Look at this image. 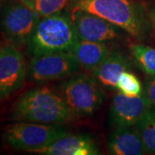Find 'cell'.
Segmentation results:
<instances>
[{
  "label": "cell",
  "instance_id": "6da1fadb",
  "mask_svg": "<svg viewBox=\"0 0 155 155\" xmlns=\"http://www.w3.org/2000/svg\"><path fill=\"white\" fill-rule=\"evenodd\" d=\"M14 121L61 125L73 115L61 92L49 86L30 89L15 102L11 108Z\"/></svg>",
  "mask_w": 155,
  "mask_h": 155
},
{
  "label": "cell",
  "instance_id": "7a4b0ae2",
  "mask_svg": "<svg viewBox=\"0 0 155 155\" xmlns=\"http://www.w3.org/2000/svg\"><path fill=\"white\" fill-rule=\"evenodd\" d=\"M73 9L93 13L137 40H143L149 31L142 7L132 0H78Z\"/></svg>",
  "mask_w": 155,
  "mask_h": 155
},
{
  "label": "cell",
  "instance_id": "3957f363",
  "mask_svg": "<svg viewBox=\"0 0 155 155\" xmlns=\"http://www.w3.org/2000/svg\"><path fill=\"white\" fill-rule=\"evenodd\" d=\"M78 40L71 16L61 11L41 17L27 44L35 57L70 51Z\"/></svg>",
  "mask_w": 155,
  "mask_h": 155
},
{
  "label": "cell",
  "instance_id": "277c9868",
  "mask_svg": "<svg viewBox=\"0 0 155 155\" xmlns=\"http://www.w3.org/2000/svg\"><path fill=\"white\" fill-rule=\"evenodd\" d=\"M73 116H90L97 112L105 94L96 78L88 74H74L61 84L60 91Z\"/></svg>",
  "mask_w": 155,
  "mask_h": 155
},
{
  "label": "cell",
  "instance_id": "5b68a950",
  "mask_svg": "<svg viewBox=\"0 0 155 155\" xmlns=\"http://www.w3.org/2000/svg\"><path fill=\"white\" fill-rule=\"evenodd\" d=\"M67 131L58 124L17 121L5 129L4 139L13 149L28 152L51 144Z\"/></svg>",
  "mask_w": 155,
  "mask_h": 155
},
{
  "label": "cell",
  "instance_id": "8992f818",
  "mask_svg": "<svg viewBox=\"0 0 155 155\" xmlns=\"http://www.w3.org/2000/svg\"><path fill=\"white\" fill-rule=\"evenodd\" d=\"M41 17L22 1L6 5L1 12L0 23L4 35L12 44L28 43Z\"/></svg>",
  "mask_w": 155,
  "mask_h": 155
},
{
  "label": "cell",
  "instance_id": "52a82bcc",
  "mask_svg": "<svg viewBox=\"0 0 155 155\" xmlns=\"http://www.w3.org/2000/svg\"><path fill=\"white\" fill-rule=\"evenodd\" d=\"M81 69L70 51L35 56L29 62L28 78L35 82H47L69 78Z\"/></svg>",
  "mask_w": 155,
  "mask_h": 155
},
{
  "label": "cell",
  "instance_id": "ba28073f",
  "mask_svg": "<svg viewBox=\"0 0 155 155\" xmlns=\"http://www.w3.org/2000/svg\"><path fill=\"white\" fill-rule=\"evenodd\" d=\"M27 77L28 67L22 52L12 43L0 47V100L17 91Z\"/></svg>",
  "mask_w": 155,
  "mask_h": 155
},
{
  "label": "cell",
  "instance_id": "9c48e42d",
  "mask_svg": "<svg viewBox=\"0 0 155 155\" xmlns=\"http://www.w3.org/2000/svg\"><path fill=\"white\" fill-rule=\"evenodd\" d=\"M70 16L78 40L106 42L119 36L116 26L93 13L72 9Z\"/></svg>",
  "mask_w": 155,
  "mask_h": 155
},
{
  "label": "cell",
  "instance_id": "30bf717a",
  "mask_svg": "<svg viewBox=\"0 0 155 155\" xmlns=\"http://www.w3.org/2000/svg\"><path fill=\"white\" fill-rule=\"evenodd\" d=\"M152 107L151 101L144 93L136 97H128L119 91L112 100L109 117L115 127L135 126Z\"/></svg>",
  "mask_w": 155,
  "mask_h": 155
},
{
  "label": "cell",
  "instance_id": "8fae6325",
  "mask_svg": "<svg viewBox=\"0 0 155 155\" xmlns=\"http://www.w3.org/2000/svg\"><path fill=\"white\" fill-rule=\"evenodd\" d=\"M42 155H97L99 149L91 136L67 134L43 147L28 151Z\"/></svg>",
  "mask_w": 155,
  "mask_h": 155
},
{
  "label": "cell",
  "instance_id": "7c38bea8",
  "mask_svg": "<svg viewBox=\"0 0 155 155\" xmlns=\"http://www.w3.org/2000/svg\"><path fill=\"white\" fill-rule=\"evenodd\" d=\"M108 147L110 153L114 155H140L146 152L134 126L115 127L109 139Z\"/></svg>",
  "mask_w": 155,
  "mask_h": 155
},
{
  "label": "cell",
  "instance_id": "4fadbf2b",
  "mask_svg": "<svg viewBox=\"0 0 155 155\" xmlns=\"http://www.w3.org/2000/svg\"><path fill=\"white\" fill-rule=\"evenodd\" d=\"M70 52L76 58L81 68L92 72L111 51L105 42L78 40Z\"/></svg>",
  "mask_w": 155,
  "mask_h": 155
},
{
  "label": "cell",
  "instance_id": "5bb4252c",
  "mask_svg": "<svg viewBox=\"0 0 155 155\" xmlns=\"http://www.w3.org/2000/svg\"><path fill=\"white\" fill-rule=\"evenodd\" d=\"M129 67L130 61L127 57L114 51L92 72V75L102 87L116 88L119 77Z\"/></svg>",
  "mask_w": 155,
  "mask_h": 155
},
{
  "label": "cell",
  "instance_id": "9a60e30c",
  "mask_svg": "<svg viewBox=\"0 0 155 155\" xmlns=\"http://www.w3.org/2000/svg\"><path fill=\"white\" fill-rule=\"evenodd\" d=\"M146 153L155 154V106L147 111L135 124Z\"/></svg>",
  "mask_w": 155,
  "mask_h": 155
},
{
  "label": "cell",
  "instance_id": "2e32d148",
  "mask_svg": "<svg viewBox=\"0 0 155 155\" xmlns=\"http://www.w3.org/2000/svg\"><path fill=\"white\" fill-rule=\"evenodd\" d=\"M131 54L140 67L148 75H155V48L140 43L129 45Z\"/></svg>",
  "mask_w": 155,
  "mask_h": 155
},
{
  "label": "cell",
  "instance_id": "e0dca14e",
  "mask_svg": "<svg viewBox=\"0 0 155 155\" xmlns=\"http://www.w3.org/2000/svg\"><path fill=\"white\" fill-rule=\"evenodd\" d=\"M37 12L41 17H47L61 12L73 0H20Z\"/></svg>",
  "mask_w": 155,
  "mask_h": 155
},
{
  "label": "cell",
  "instance_id": "ac0fdd59",
  "mask_svg": "<svg viewBox=\"0 0 155 155\" xmlns=\"http://www.w3.org/2000/svg\"><path fill=\"white\" fill-rule=\"evenodd\" d=\"M117 90L122 94L128 97H136L142 94V85L139 78L128 70L123 72L116 84Z\"/></svg>",
  "mask_w": 155,
  "mask_h": 155
},
{
  "label": "cell",
  "instance_id": "d6986e66",
  "mask_svg": "<svg viewBox=\"0 0 155 155\" xmlns=\"http://www.w3.org/2000/svg\"><path fill=\"white\" fill-rule=\"evenodd\" d=\"M144 94L151 101L153 106H155V75H150L145 85Z\"/></svg>",
  "mask_w": 155,
  "mask_h": 155
},
{
  "label": "cell",
  "instance_id": "ffe728a7",
  "mask_svg": "<svg viewBox=\"0 0 155 155\" xmlns=\"http://www.w3.org/2000/svg\"><path fill=\"white\" fill-rule=\"evenodd\" d=\"M148 16H149L150 20L152 21V22H153V26H154L155 28V6L152 7L150 9L149 11H148Z\"/></svg>",
  "mask_w": 155,
  "mask_h": 155
}]
</instances>
